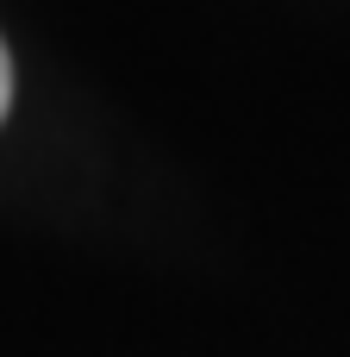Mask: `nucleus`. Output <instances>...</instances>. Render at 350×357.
<instances>
[{
  "instance_id": "nucleus-1",
  "label": "nucleus",
  "mask_w": 350,
  "mask_h": 357,
  "mask_svg": "<svg viewBox=\"0 0 350 357\" xmlns=\"http://www.w3.org/2000/svg\"><path fill=\"white\" fill-rule=\"evenodd\" d=\"M6 100H13V63H6V44H0V119H6Z\"/></svg>"
}]
</instances>
